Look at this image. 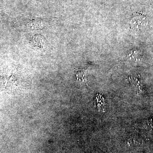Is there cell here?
Masks as SVG:
<instances>
[{
	"mask_svg": "<svg viewBox=\"0 0 153 153\" xmlns=\"http://www.w3.org/2000/svg\"><path fill=\"white\" fill-rule=\"evenodd\" d=\"M28 27L34 30H41L44 29L45 25L44 22L41 20L33 19L28 23Z\"/></svg>",
	"mask_w": 153,
	"mask_h": 153,
	"instance_id": "6da1fadb",
	"label": "cell"
},
{
	"mask_svg": "<svg viewBox=\"0 0 153 153\" xmlns=\"http://www.w3.org/2000/svg\"><path fill=\"white\" fill-rule=\"evenodd\" d=\"M146 17L141 16H136L131 19L130 24L132 27L138 28L140 26L146 24Z\"/></svg>",
	"mask_w": 153,
	"mask_h": 153,
	"instance_id": "7a4b0ae2",
	"label": "cell"
},
{
	"mask_svg": "<svg viewBox=\"0 0 153 153\" xmlns=\"http://www.w3.org/2000/svg\"><path fill=\"white\" fill-rule=\"evenodd\" d=\"M96 103L95 104L96 106L97 107L99 111H103L105 108V100L104 99L100 94H97L95 99Z\"/></svg>",
	"mask_w": 153,
	"mask_h": 153,
	"instance_id": "3957f363",
	"label": "cell"
},
{
	"mask_svg": "<svg viewBox=\"0 0 153 153\" xmlns=\"http://www.w3.org/2000/svg\"><path fill=\"white\" fill-rule=\"evenodd\" d=\"M129 56L130 58L137 60H140V58H141L142 55L139 51H134L133 52H131L130 55H129Z\"/></svg>",
	"mask_w": 153,
	"mask_h": 153,
	"instance_id": "277c9868",
	"label": "cell"
}]
</instances>
